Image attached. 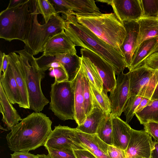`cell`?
<instances>
[{
    "label": "cell",
    "instance_id": "obj_1",
    "mask_svg": "<svg viewBox=\"0 0 158 158\" xmlns=\"http://www.w3.org/2000/svg\"><path fill=\"white\" fill-rule=\"evenodd\" d=\"M52 121L45 114L34 112L22 119L6 137L12 151L35 150L44 145L52 131Z\"/></svg>",
    "mask_w": 158,
    "mask_h": 158
},
{
    "label": "cell",
    "instance_id": "obj_2",
    "mask_svg": "<svg viewBox=\"0 0 158 158\" xmlns=\"http://www.w3.org/2000/svg\"><path fill=\"white\" fill-rule=\"evenodd\" d=\"M62 17L65 20L64 32L75 46L89 50L101 57L113 67L116 75L127 67L122 53L79 24L75 15Z\"/></svg>",
    "mask_w": 158,
    "mask_h": 158
},
{
    "label": "cell",
    "instance_id": "obj_3",
    "mask_svg": "<svg viewBox=\"0 0 158 158\" xmlns=\"http://www.w3.org/2000/svg\"><path fill=\"white\" fill-rule=\"evenodd\" d=\"M36 0H25L0 13V38L10 42L17 40L25 44L31 28Z\"/></svg>",
    "mask_w": 158,
    "mask_h": 158
},
{
    "label": "cell",
    "instance_id": "obj_4",
    "mask_svg": "<svg viewBox=\"0 0 158 158\" xmlns=\"http://www.w3.org/2000/svg\"><path fill=\"white\" fill-rule=\"evenodd\" d=\"M76 16L79 24L123 54L121 48L126 32L123 23L114 13Z\"/></svg>",
    "mask_w": 158,
    "mask_h": 158
},
{
    "label": "cell",
    "instance_id": "obj_5",
    "mask_svg": "<svg viewBox=\"0 0 158 158\" xmlns=\"http://www.w3.org/2000/svg\"><path fill=\"white\" fill-rule=\"evenodd\" d=\"M15 52L20 57L22 68L28 91L30 109L40 112L49 102L43 94L41 81L45 71L39 68L31 51L25 45L22 50Z\"/></svg>",
    "mask_w": 158,
    "mask_h": 158
},
{
    "label": "cell",
    "instance_id": "obj_6",
    "mask_svg": "<svg viewBox=\"0 0 158 158\" xmlns=\"http://www.w3.org/2000/svg\"><path fill=\"white\" fill-rule=\"evenodd\" d=\"M38 15L36 6L31 28L25 44L34 56L43 52L46 44L52 38L64 31L65 20L59 14L52 16L43 24L38 21Z\"/></svg>",
    "mask_w": 158,
    "mask_h": 158
},
{
    "label": "cell",
    "instance_id": "obj_7",
    "mask_svg": "<svg viewBox=\"0 0 158 158\" xmlns=\"http://www.w3.org/2000/svg\"><path fill=\"white\" fill-rule=\"evenodd\" d=\"M129 72L130 96L158 99V70L144 64Z\"/></svg>",
    "mask_w": 158,
    "mask_h": 158
},
{
    "label": "cell",
    "instance_id": "obj_8",
    "mask_svg": "<svg viewBox=\"0 0 158 158\" xmlns=\"http://www.w3.org/2000/svg\"><path fill=\"white\" fill-rule=\"evenodd\" d=\"M49 109L60 119L74 120V94L71 82L68 81L52 84Z\"/></svg>",
    "mask_w": 158,
    "mask_h": 158
},
{
    "label": "cell",
    "instance_id": "obj_9",
    "mask_svg": "<svg viewBox=\"0 0 158 158\" xmlns=\"http://www.w3.org/2000/svg\"><path fill=\"white\" fill-rule=\"evenodd\" d=\"M154 146L152 136L144 130L132 129L125 158H150Z\"/></svg>",
    "mask_w": 158,
    "mask_h": 158
},
{
    "label": "cell",
    "instance_id": "obj_10",
    "mask_svg": "<svg viewBox=\"0 0 158 158\" xmlns=\"http://www.w3.org/2000/svg\"><path fill=\"white\" fill-rule=\"evenodd\" d=\"M116 83L110 92L109 98L111 105V114L119 117L123 112L127 102L130 96V73L122 72L117 75Z\"/></svg>",
    "mask_w": 158,
    "mask_h": 158
},
{
    "label": "cell",
    "instance_id": "obj_11",
    "mask_svg": "<svg viewBox=\"0 0 158 158\" xmlns=\"http://www.w3.org/2000/svg\"><path fill=\"white\" fill-rule=\"evenodd\" d=\"M96 1L111 6L114 13L122 23L124 21H137L143 15L141 0H99Z\"/></svg>",
    "mask_w": 158,
    "mask_h": 158
},
{
    "label": "cell",
    "instance_id": "obj_12",
    "mask_svg": "<svg viewBox=\"0 0 158 158\" xmlns=\"http://www.w3.org/2000/svg\"><path fill=\"white\" fill-rule=\"evenodd\" d=\"M77 130L60 125L55 127L44 145L46 149L69 148L73 150L85 149L76 144L74 138Z\"/></svg>",
    "mask_w": 158,
    "mask_h": 158
},
{
    "label": "cell",
    "instance_id": "obj_13",
    "mask_svg": "<svg viewBox=\"0 0 158 158\" xmlns=\"http://www.w3.org/2000/svg\"><path fill=\"white\" fill-rule=\"evenodd\" d=\"M40 69L45 71L46 66L53 62L60 63L65 70L68 77V81H72L77 76L81 65V57L77 54L65 53L55 56H46L42 55L35 58Z\"/></svg>",
    "mask_w": 158,
    "mask_h": 158
},
{
    "label": "cell",
    "instance_id": "obj_14",
    "mask_svg": "<svg viewBox=\"0 0 158 158\" xmlns=\"http://www.w3.org/2000/svg\"><path fill=\"white\" fill-rule=\"evenodd\" d=\"M81 56L88 58L96 67L103 82V89L110 92L116 83L114 69L108 63L94 52L86 48L80 49Z\"/></svg>",
    "mask_w": 158,
    "mask_h": 158
},
{
    "label": "cell",
    "instance_id": "obj_15",
    "mask_svg": "<svg viewBox=\"0 0 158 158\" xmlns=\"http://www.w3.org/2000/svg\"><path fill=\"white\" fill-rule=\"evenodd\" d=\"M77 54L75 46L64 31L52 38L45 46L42 55L55 56L65 53Z\"/></svg>",
    "mask_w": 158,
    "mask_h": 158
},
{
    "label": "cell",
    "instance_id": "obj_16",
    "mask_svg": "<svg viewBox=\"0 0 158 158\" xmlns=\"http://www.w3.org/2000/svg\"><path fill=\"white\" fill-rule=\"evenodd\" d=\"M76 142L91 152L97 158H109L107 154L109 145L102 141L97 134H89L77 130Z\"/></svg>",
    "mask_w": 158,
    "mask_h": 158
},
{
    "label": "cell",
    "instance_id": "obj_17",
    "mask_svg": "<svg viewBox=\"0 0 158 158\" xmlns=\"http://www.w3.org/2000/svg\"><path fill=\"white\" fill-rule=\"evenodd\" d=\"M9 63L12 70L20 91L21 101L20 107L30 109L28 91L19 55L15 51L8 54Z\"/></svg>",
    "mask_w": 158,
    "mask_h": 158
},
{
    "label": "cell",
    "instance_id": "obj_18",
    "mask_svg": "<svg viewBox=\"0 0 158 158\" xmlns=\"http://www.w3.org/2000/svg\"><path fill=\"white\" fill-rule=\"evenodd\" d=\"M122 23L126 31V35L121 49L128 69L134 53L139 34V26L137 21H124Z\"/></svg>",
    "mask_w": 158,
    "mask_h": 158
},
{
    "label": "cell",
    "instance_id": "obj_19",
    "mask_svg": "<svg viewBox=\"0 0 158 158\" xmlns=\"http://www.w3.org/2000/svg\"><path fill=\"white\" fill-rule=\"evenodd\" d=\"M71 82L74 94L75 120L78 125H80L86 118L84 109L83 69L81 65L77 76Z\"/></svg>",
    "mask_w": 158,
    "mask_h": 158
},
{
    "label": "cell",
    "instance_id": "obj_20",
    "mask_svg": "<svg viewBox=\"0 0 158 158\" xmlns=\"http://www.w3.org/2000/svg\"><path fill=\"white\" fill-rule=\"evenodd\" d=\"M112 123V145L125 151L130 139L132 128L117 116H113Z\"/></svg>",
    "mask_w": 158,
    "mask_h": 158
},
{
    "label": "cell",
    "instance_id": "obj_21",
    "mask_svg": "<svg viewBox=\"0 0 158 158\" xmlns=\"http://www.w3.org/2000/svg\"><path fill=\"white\" fill-rule=\"evenodd\" d=\"M0 85L10 102L19 105L21 101L20 93L9 63L5 74H0Z\"/></svg>",
    "mask_w": 158,
    "mask_h": 158
},
{
    "label": "cell",
    "instance_id": "obj_22",
    "mask_svg": "<svg viewBox=\"0 0 158 158\" xmlns=\"http://www.w3.org/2000/svg\"><path fill=\"white\" fill-rule=\"evenodd\" d=\"M0 110L2 115V120L8 130L18 124L22 119L6 96L0 85Z\"/></svg>",
    "mask_w": 158,
    "mask_h": 158
},
{
    "label": "cell",
    "instance_id": "obj_23",
    "mask_svg": "<svg viewBox=\"0 0 158 158\" xmlns=\"http://www.w3.org/2000/svg\"><path fill=\"white\" fill-rule=\"evenodd\" d=\"M158 51V36L142 42L134 52L128 69L131 71L139 66L147 57Z\"/></svg>",
    "mask_w": 158,
    "mask_h": 158
},
{
    "label": "cell",
    "instance_id": "obj_24",
    "mask_svg": "<svg viewBox=\"0 0 158 158\" xmlns=\"http://www.w3.org/2000/svg\"><path fill=\"white\" fill-rule=\"evenodd\" d=\"M137 22L139 29L134 52L144 41L158 36V17L143 16Z\"/></svg>",
    "mask_w": 158,
    "mask_h": 158
},
{
    "label": "cell",
    "instance_id": "obj_25",
    "mask_svg": "<svg viewBox=\"0 0 158 158\" xmlns=\"http://www.w3.org/2000/svg\"><path fill=\"white\" fill-rule=\"evenodd\" d=\"M93 108L81 125L76 128L79 131L89 134H96L98 126L106 114L96 101L93 98Z\"/></svg>",
    "mask_w": 158,
    "mask_h": 158
},
{
    "label": "cell",
    "instance_id": "obj_26",
    "mask_svg": "<svg viewBox=\"0 0 158 158\" xmlns=\"http://www.w3.org/2000/svg\"><path fill=\"white\" fill-rule=\"evenodd\" d=\"M81 65L90 82L100 92L103 90V82L94 64L87 57L81 56Z\"/></svg>",
    "mask_w": 158,
    "mask_h": 158
},
{
    "label": "cell",
    "instance_id": "obj_27",
    "mask_svg": "<svg viewBox=\"0 0 158 158\" xmlns=\"http://www.w3.org/2000/svg\"><path fill=\"white\" fill-rule=\"evenodd\" d=\"M135 115L141 124L149 122L158 123V99L150 100L146 106L135 113Z\"/></svg>",
    "mask_w": 158,
    "mask_h": 158
},
{
    "label": "cell",
    "instance_id": "obj_28",
    "mask_svg": "<svg viewBox=\"0 0 158 158\" xmlns=\"http://www.w3.org/2000/svg\"><path fill=\"white\" fill-rule=\"evenodd\" d=\"M112 117L111 113L106 114L100 123L96 133L100 139L110 145H112Z\"/></svg>",
    "mask_w": 158,
    "mask_h": 158
},
{
    "label": "cell",
    "instance_id": "obj_29",
    "mask_svg": "<svg viewBox=\"0 0 158 158\" xmlns=\"http://www.w3.org/2000/svg\"><path fill=\"white\" fill-rule=\"evenodd\" d=\"M90 85L93 98L96 101L106 114L111 113V105L107 92L104 89L100 92L90 82Z\"/></svg>",
    "mask_w": 158,
    "mask_h": 158
},
{
    "label": "cell",
    "instance_id": "obj_30",
    "mask_svg": "<svg viewBox=\"0 0 158 158\" xmlns=\"http://www.w3.org/2000/svg\"><path fill=\"white\" fill-rule=\"evenodd\" d=\"M36 3L38 13L42 15L45 23H47L52 16L58 14L49 0H36Z\"/></svg>",
    "mask_w": 158,
    "mask_h": 158
},
{
    "label": "cell",
    "instance_id": "obj_31",
    "mask_svg": "<svg viewBox=\"0 0 158 158\" xmlns=\"http://www.w3.org/2000/svg\"><path fill=\"white\" fill-rule=\"evenodd\" d=\"M83 80L84 109L86 117L90 113L93 108V100L90 82L83 69Z\"/></svg>",
    "mask_w": 158,
    "mask_h": 158
},
{
    "label": "cell",
    "instance_id": "obj_32",
    "mask_svg": "<svg viewBox=\"0 0 158 158\" xmlns=\"http://www.w3.org/2000/svg\"><path fill=\"white\" fill-rule=\"evenodd\" d=\"M143 97L138 96H131L125 106L124 113L127 123L130 122L133 116L137 107L138 106Z\"/></svg>",
    "mask_w": 158,
    "mask_h": 158
},
{
    "label": "cell",
    "instance_id": "obj_33",
    "mask_svg": "<svg viewBox=\"0 0 158 158\" xmlns=\"http://www.w3.org/2000/svg\"><path fill=\"white\" fill-rule=\"evenodd\" d=\"M143 15L158 17V0H141Z\"/></svg>",
    "mask_w": 158,
    "mask_h": 158
},
{
    "label": "cell",
    "instance_id": "obj_34",
    "mask_svg": "<svg viewBox=\"0 0 158 158\" xmlns=\"http://www.w3.org/2000/svg\"><path fill=\"white\" fill-rule=\"evenodd\" d=\"M47 150L52 158H76L72 149L49 148Z\"/></svg>",
    "mask_w": 158,
    "mask_h": 158
},
{
    "label": "cell",
    "instance_id": "obj_35",
    "mask_svg": "<svg viewBox=\"0 0 158 158\" xmlns=\"http://www.w3.org/2000/svg\"><path fill=\"white\" fill-rule=\"evenodd\" d=\"M49 75L55 78V82L57 83L68 81L67 74L63 67L58 68H50Z\"/></svg>",
    "mask_w": 158,
    "mask_h": 158
},
{
    "label": "cell",
    "instance_id": "obj_36",
    "mask_svg": "<svg viewBox=\"0 0 158 158\" xmlns=\"http://www.w3.org/2000/svg\"><path fill=\"white\" fill-rule=\"evenodd\" d=\"M143 125L144 130L158 142V123L149 122Z\"/></svg>",
    "mask_w": 158,
    "mask_h": 158
},
{
    "label": "cell",
    "instance_id": "obj_37",
    "mask_svg": "<svg viewBox=\"0 0 158 158\" xmlns=\"http://www.w3.org/2000/svg\"><path fill=\"white\" fill-rule=\"evenodd\" d=\"M144 64L152 69L158 70V51L147 57L139 66Z\"/></svg>",
    "mask_w": 158,
    "mask_h": 158
},
{
    "label": "cell",
    "instance_id": "obj_38",
    "mask_svg": "<svg viewBox=\"0 0 158 158\" xmlns=\"http://www.w3.org/2000/svg\"><path fill=\"white\" fill-rule=\"evenodd\" d=\"M107 154L109 158H125V151L113 145H109Z\"/></svg>",
    "mask_w": 158,
    "mask_h": 158
},
{
    "label": "cell",
    "instance_id": "obj_39",
    "mask_svg": "<svg viewBox=\"0 0 158 158\" xmlns=\"http://www.w3.org/2000/svg\"><path fill=\"white\" fill-rule=\"evenodd\" d=\"M0 74L1 72H2V74H5L9 64V59L8 54H6L5 53L0 51Z\"/></svg>",
    "mask_w": 158,
    "mask_h": 158
},
{
    "label": "cell",
    "instance_id": "obj_40",
    "mask_svg": "<svg viewBox=\"0 0 158 158\" xmlns=\"http://www.w3.org/2000/svg\"><path fill=\"white\" fill-rule=\"evenodd\" d=\"M76 158H97L87 149L73 150Z\"/></svg>",
    "mask_w": 158,
    "mask_h": 158
},
{
    "label": "cell",
    "instance_id": "obj_41",
    "mask_svg": "<svg viewBox=\"0 0 158 158\" xmlns=\"http://www.w3.org/2000/svg\"><path fill=\"white\" fill-rule=\"evenodd\" d=\"M10 155L11 158H38L37 155H35L27 151H15Z\"/></svg>",
    "mask_w": 158,
    "mask_h": 158
},
{
    "label": "cell",
    "instance_id": "obj_42",
    "mask_svg": "<svg viewBox=\"0 0 158 158\" xmlns=\"http://www.w3.org/2000/svg\"><path fill=\"white\" fill-rule=\"evenodd\" d=\"M150 101V100L148 98L145 97H143L138 106L135 110V113L139 112L141 111L148 105Z\"/></svg>",
    "mask_w": 158,
    "mask_h": 158
},
{
    "label": "cell",
    "instance_id": "obj_43",
    "mask_svg": "<svg viewBox=\"0 0 158 158\" xmlns=\"http://www.w3.org/2000/svg\"><path fill=\"white\" fill-rule=\"evenodd\" d=\"M151 157L158 158V142L156 141H154V148L152 151Z\"/></svg>",
    "mask_w": 158,
    "mask_h": 158
},
{
    "label": "cell",
    "instance_id": "obj_44",
    "mask_svg": "<svg viewBox=\"0 0 158 158\" xmlns=\"http://www.w3.org/2000/svg\"><path fill=\"white\" fill-rule=\"evenodd\" d=\"M25 0H10L7 7L11 8L15 7L21 4Z\"/></svg>",
    "mask_w": 158,
    "mask_h": 158
},
{
    "label": "cell",
    "instance_id": "obj_45",
    "mask_svg": "<svg viewBox=\"0 0 158 158\" xmlns=\"http://www.w3.org/2000/svg\"><path fill=\"white\" fill-rule=\"evenodd\" d=\"M37 155L38 156V158H52L48 154L47 155L44 154H37Z\"/></svg>",
    "mask_w": 158,
    "mask_h": 158
},
{
    "label": "cell",
    "instance_id": "obj_46",
    "mask_svg": "<svg viewBox=\"0 0 158 158\" xmlns=\"http://www.w3.org/2000/svg\"><path fill=\"white\" fill-rule=\"evenodd\" d=\"M150 158H152L151 157Z\"/></svg>",
    "mask_w": 158,
    "mask_h": 158
}]
</instances>
